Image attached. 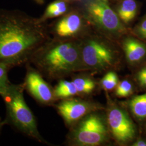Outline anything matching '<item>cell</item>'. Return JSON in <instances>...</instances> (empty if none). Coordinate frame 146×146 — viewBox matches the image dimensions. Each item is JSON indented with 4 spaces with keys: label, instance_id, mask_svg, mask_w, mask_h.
<instances>
[{
    "label": "cell",
    "instance_id": "obj_9",
    "mask_svg": "<svg viewBox=\"0 0 146 146\" xmlns=\"http://www.w3.org/2000/svg\"><path fill=\"white\" fill-rule=\"evenodd\" d=\"M55 107L66 125L72 127L84 117L104 107L99 104L84 100L70 98L61 100Z\"/></svg>",
    "mask_w": 146,
    "mask_h": 146
},
{
    "label": "cell",
    "instance_id": "obj_7",
    "mask_svg": "<svg viewBox=\"0 0 146 146\" xmlns=\"http://www.w3.org/2000/svg\"><path fill=\"white\" fill-rule=\"evenodd\" d=\"M86 10L89 20L100 31L114 36L125 33L126 29L123 23L107 2L92 1L88 3Z\"/></svg>",
    "mask_w": 146,
    "mask_h": 146
},
{
    "label": "cell",
    "instance_id": "obj_1",
    "mask_svg": "<svg viewBox=\"0 0 146 146\" xmlns=\"http://www.w3.org/2000/svg\"><path fill=\"white\" fill-rule=\"evenodd\" d=\"M44 22L17 10L0 9V63L26 64L49 40Z\"/></svg>",
    "mask_w": 146,
    "mask_h": 146
},
{
    "label": "cell",
    "instance_id": "obj_19",
    "mask_svg": "<svg viewBox=\"0 0 146 146\" xmlns=\"http://www.w3.org/2000/svg\"><path fill=\"white\" fill-rule=\"evenodd\" d=\"M133 87L131 82L124 80L119 82L115 89V94L119 98H126L132 94Z\"/></svg>",
    "mask_w": 146,
    "mask_h": 146
},
{
    "label": "cell",
    "instance_id": "obj_10",
    "mask_svg": "<svg viewBox=\"0 0 146 146\" xmlns=\"http://www.w3.org/2000/svg\"><path fill=\"white\" fill-rule=\"evenodd\" d=\"M84 21L75 13L66 14L60 17L50 27V33L54 38L60 40H72L83 31Z\"/></svg>",
    "mask_w": 146,
    "mask_h": 146
},
{
    "label": "cell",
    "instance_id": "obj_5",
    "mask_svg": "<svg viewBox=\"0 0 146 146\" xmlns=\"http://www.w3.org/2000/svg\"><path fill=\"white\" fill-rule=\"evenodd\" d=\"M110 136L106 116L96 111L89 114L71 127L67 142L73 146H101L108 142Z\"/></svg>",
    "mask_w": 146,
    "mask_h": 146
},
{
    "label": "cell",
    "instance_id": "obj_23",
    "mask_svg": "<svg viewBox=\"0 0 146 146\" xmlns=\"http://www.w3.org/2000/svg\"><path fill=\"white\" fill-rule=\"evenodd\" d=\"M3 125H4V124H3V121H2L1 120V119H0V130H1V127Z\"/></svg>",
    "mask_w": 146,
    "mask_h": 146
},
{
    "label": "cell",
    "instance_id": "obj_13",
    "mask_svg": "<svg viewBox=\"0 0 146 146\" xmlns=\"http://www.w3.org/2000/svg\"><path fill=\"white\" fill-rule=\"evenodd\" d=\"M68 10V3L66 0H56L47 6L44 14L39 19L44 23L48 19L65 15Z\"/></svg>",
    "mask_w": 146,
    "mask_h": 146
},
{
    "label": "cell",
    "instance_id": "obj_4",
    "mask_svg": "<svg viewBox=\"0 0 146 146\" xmlns=\"http://www.w3.org/2000/svg\"><path fill=\"white\" fill-rule=\"evenodd\" d=\"M80 46L81 71L108 72L117 69L121 64V56L117 49L101 38H87Z\"/></svg>",
    "mask_w": 146,
    "mask_h": 146
},
{
    "label": "cell",
    "instance_id": "obj_18",
    "mask_svg": "<svg viewBox=\"0 0 146 146\" xmlns=\"http://www.w3.org/2000/svg\"><path fill=\"white\" fill-rule=\"evenodd\" d=\"M119 83L118 76L114 71L108 72L101 81V86L106 91H110L115 88Z\"/></svg>",
    "mask_w": 146,
    "mask_h": 146
},
{
    "label": "cell",
    "instance_id": "obj_16",
    "mask_svg": "<svg viewBox=\"0 0 146 146\" xmlns=\"http://www.w3.org/2000/svg\"><path fill=\"white\" fill-rule=\"evenodd\" d=\"M133 115L139 120L146 117V93L133 98L128 104Z\"/></svg>",
    "mask_w": 146,
    "mask_h": 146
},
{
    "label": "cell",
    "instance_id": "obj_22",
    "mask_svg": "<svg viewBox=\"0 0 146 146\" xmlns=\"http://www.w3.org/2000/svg\"><path fill=\"white\" fill-rule=\"evenodd\" d=\"M131 146H146V140L144 139H138L134 142Z\"/></svg>",
    "mask_w": 146,
    "mask_h": 146
},
{
    "label": "cell",
    "instance_id": "obj_21",
    "mask_svg": "<svg viewBox=\"0 0 146 146\" xmlns=\"http://www.w3.org/2000/svg\"><path fill=\"white\" fill-rule=\"evenodd\" d=\"M136 80L142 88H146V66L141 68L136 74Z\"/></svg>",
    "mask_w": 146,
    "mask_h": 146
},
{
    "label": "cell",
    "instance_id": "obj_14",
    "mask_svg": "<svg viewBox=\"0 0 146 146\" xmlns=\"http://www.w3.org/2000/svg\"><path fill=\"white\" fill-rule=\"evenodd\" d=\"M54 89L55 96L58 100L73 98L78 95L76 87L72 80L68 81L63 79L59 80Z\"/></svg>",
    "mask_w": 146,
    "mask_h": 146
},
{
    "label": "cell",
    "instance_id": "obj_11",
    "mask_svg": "<svg viewBox=\"0 0 146 146\" xmlns=\"http://www.w3.org/2000/svg\"><path fill=\"white\" fill-rule=\"evenodd\" d=\"M125 58L129 64L141 62L146 57V45L133 37L125 38L122 43Z\"/></svg>",
    "mask_w": 146,
    "mask_h": 146
},
{
    "label": "cell",
    "instance_id": "obj_8",
    "mask_svg": "<svg viewBox=\"0 0 146 146\" xmlns=\"http://www.w3.org/2000/svg\"><path fill=\"white\" fill-rule=\"evenodd\" d=\"M26 72L23 84L25 90L38 103L52 105L58 100L54 88L44 79L40 72L29 63L26 64Z\"/></svg>",
    "mask_w": 146,
    "mask_h": 146
},
{
    "label": "cell",
    "instance_id": "obj_24",
    "mask_svg": "<svg viewBox=\"0 0 146 146\" xmlns=\"http://www.w3.org/2000/svg\"><path fill=\"white\" fill-rule=\"evenodd\" d=\"M100 1H104V2H107V1H108V0H100Z\"/></svg>",
    "mask_w": 146,
    "mask_h": 146
},
{
    "label": "cell",
    "instance_id": "obj_20",
    "mask_svg": "<svg viewBox=\"0 0 146 146\" xmlns=\"http://www.w3.org/2000/svg\"><path fill=\"white\" fill-rule=\"evenodd\" d=\"M134 31L137 36L146 40V19L136 26Z\"/></svg>",
    "mask_w": 146,
    "mask_h": 146
},
{
    "label": "cell",
    "instance_id": "obj_2",
    "mask_svg": "<svg viewBox=\"0 0 146 146\" xmlns=\"http://www.w3.org/2000/svg\"><path fill=\"white\" fill-rule=\"evenodd\" d=\"M49 80H60L81 71L80 46L72 40L49 39L34 53L29 62Z\"/></svg>",
    "mask_w": 146,
    "mask_h": 146
},
{
    "label": "cell",
    "instance_id": "obj_3",
    "mask_svg": "<svg viewBox=\"0 0 146 146\" xmlns=\"http://www.w3.org/2000/svg\"><path fill=\"white\" fill-rule=\"evenodd\" d=\"M23 84L11 83L2 98L5 102L7 116L3 124L12 125L22 134L42 143H48L39 133L36 120L24 98Z\"/></svg>",
    "mask_w": 146,
    "mask_h": 146
},
{
    "label": "cell",
    "instance_id": "obj_17",
    "mask_svg": "<svg viewBox=\"0 0 146 146\" xmlns=\"http://www.w3.org/2000/svg\"><path fill=\"white\" fill-rule=\"evenodd\" d=\"M11 67L8 64L0 63V95L2 97L6 93L11 84L8 73Z\"/></svg>",
    "mask_w": 146,
    "mask_h": 146
},
{
    "label": "cell",
    "instance_id": "obj_12",
    "mask_svg": "<svg viewBox=\"0 0 146 146\" xmlns=\"http://www.w3.org/2000/svg\"><path fill=\"white\" fill-rule=\"evenodd\" d=\"M117 14L123 24H128L133 21L137 13V5L134 0H124L117 9Z\"/></svg>",
    "mask_w": 146,
    "mask_h": 146
},
{
    "label": "cell",
    "instance_id": "obj_15",
    "mask_svg": "<svg viewBox=\"0 0 146 146\" xmlns=\"http://www.w3.org/2000/svg\"><path fill=\"white\" fill-rule=\"evenodd\" d=\"M72 81L75 84L78 95L92 94L96 88V82L93 78L86 76L74 77Z\"/></svg>",
    "mask_w": 146,
    "mask_h": 146
},
{
    "label": "cell",
    "instance_id": "obj_6",
    "mask_svg": "<svg viewBox=\"0 0 146 146\" xmlns=\"http://www.w3.org/2000/svg\"><path fill=\"white\" fill-rule=\"evenodd\" d=\"M107 96L106 119L110 135L119 145H126L135 137V125L127 113L121 106Z\"/></svg>",
    "mask_w": 146,
    "mask_h": 146
}]
</instances>
